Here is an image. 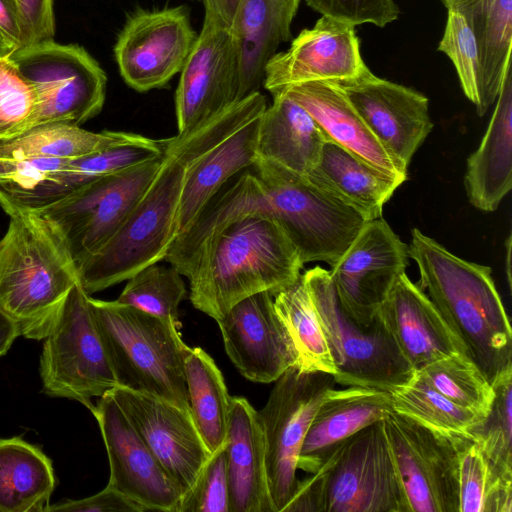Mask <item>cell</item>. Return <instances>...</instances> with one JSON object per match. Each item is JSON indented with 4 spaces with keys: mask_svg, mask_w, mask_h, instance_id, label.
<instances>
[{
    "mask_svg": "<svg viewBox=\"0 0 512 512\" xmlns=\"http://www.w3.org/2000/svg\"><path fill=\"white\" fill-rule=\"evenodd\" d=\"M411 236L408 254L419 269L418 286L493 386L512 370V330L491 268L457 257L417 228Z\"/></svg>",
    "mask_w": 512,
    "mask_h": 512,
    "instance_id": "cell-1",
    "label": "cell"
},
{
    "mask_svg": "<svg viewBox=\"0 0 512 512\" xmlns=\"http://www.w3.org/2000/svg\"><path fill=\"white\" fill-rule=\"evenodd\" d=\"M303 265L276 220L247 216L223 229L197 255L186 275L190 301L218 320L244 298L265 291L274 296L288 287Z\"/></svg>",
    "mask_w": 512,
    "mask_h": 512,
    "instance_id": "cell-2",
    "label": "cell"
},
{
    "mask_svg": "<svg viewBox=\"0 0 512 512\" xmlns=\"http://www.w3.org/2000/svg\"><path fill=\"white\" fill-rule=\"evenodd\" d=\"M208 152L197 130L163 139L164 159L153 181L114 234L78 269V281L91 295L165 260L178 237L177 219L188 166Z\"/></svg>",
    "mask_w": 512,
    "mask_h": 512,
    "instance_id": "cell-3",
    "label": "cell"
},
{
    "mask_svg": "<svg viewBox=\"0 0 512 512\" xmlns=\"http://www.w3.org/2000/svg\"><path fill=\"white\" fill-rule=\"evenodd\" d=\"M0 206L10 217L0 240V311L14 322L19 336L44 339L78 281L77 270L61 237L41 214Z\"/></svg>",
    "mask_w": 512,
    "mask_h": 512,
    "instance_id": "cell-4",
    "label": "cell"
},
{
    "mask_svg": "<svg viewBox=\"0 0 512 512\" xmlns=\"http://www.w3.org/2000/svg\"><path fill=\"white\" fill-rule=\"evenodd\" d=\"M117 386L152 395L189 411L184 371L186 344L179 324L135 307L89 296Z\"/></svg>",
    "mask_w": 512,
    "mask_h": 512,
    "instance_id": "cell-5",
    "label": "cell"
},
{
    "mask_svg": "<svg viewBox=\"0 0 512 512\" xmlns=\"http://www.w3.org/2000/svg\"><path fill=\"white\" fill-rule=\"evenodd\" d=\"M303 276L336 368L337 384L391 392L413 378L415 369L378 313L371 324H361L342 305L328 270L316 266Z\"/></svg>",
    "mask_w": 512,
    "mask_h": 512,
    "instance_id": "cell-6",
    "label": "cell"
},
{
    "mask_svg": "<svg viewBox=\"0 0 512 512\" xmlns=\"http://www.w3.org/2000/svg\"><path fill=\"white\" fill-rule=\"evenodd\" d=\"M251 167L265 182L273 219L283 227L303 264L320 261L332 267L367 222L365 218L304 175L260 159Z\"/></svg>",
    "mask_w": 512,
    "mask_h": 512,
    "instance_id": "cell-7",
    "label": "cell"
},
{
    "mask_svg": "<svg viewBox=\"0 0 512 512\" xmlns=\"http://www.w3.org/2000/svg\"><path fill=\"white\" fill-rule=\"evenodd\" d=\"M79 281L70 289L40 358L43 392L76 400L90 410L93 397L117 387L113 366Z\"/></svg>",
    "mask_w": 512,
    "mask_h": 512,
    "instance_id": "cell-8",
    "label": "cell"
},
{
    "mask_svg": "<svg viewBox=\"0 0 512 512\" xmlns=\"http://www.w3.org/2000/svg\"><path fill=\"white\" fill-rule=\"evenodd\" d=\"M163 159L162 153L34 210L59 234L76 270L120 229L153 181Z\"/></svg>",
    "mask_w": 512,
    "mask_h": 512,
    "instance_id": "cell-9",
    "label": "cell"
},
{
    "mask_svg": "<svg viewBox=\"0 0 512 512\" xmlns=\"http://www.w3.org/2000/svg\"><path fill=\"white\" fill-rule=\"evenodd\" d=\"M9 58L36 91L32 127L47 123L80 126L102 110L107 76L82 46L50 40L18 49Z\"/></svg>",
    "mask_w": 512,
    "mask_h": 512,
    "instance_id": "cell-10",
    "label": "cell"
},
{
    "mask_svg": "<svg viewBox=\"0 0 512 512\" xmlns=\"http://www.w3.org/2000/svg\"><path fill=\"white\" fill-rule=\"evenodd\" d=\"M274 382L258 415L264 434L270 499L274 512H283L296 490L298 458L310 423L337 383L333 374L305 371L297 365Z\"/></svg>",
    "mask_w": 512,
    "mask_h": 512,
    "instance_id": "cell-11",
    "label": "cell"
},
{
    "mask_svg": "<svg viewBox=\"0 0 512 512\" xmlns=\"http://www.w3.org/2000/svg\"><path fill=\"white\" fill-rule=\"evenodd\" d=\"M321 468L325 512H410L383 420L345 440Z\"/></svg>",
    "mask_w": 512,
    "mask_h": 512,
    "instance_id": "cell-12",
    "label": "cell"
},
{
    "mask_svg": "<svg viewBox=\"0 0 512 512\" xmlns=\"http://www.w3.org/2000/svg\"><path fill=\"white\" fill-rule=\"evenodd\" d=\"M386 438L410 512H459L458 454L453 437L392 410Z\"/></svg>",
    "mask_w": 512,
    "mask_h": 512,
    "instance_id": "cell-13",
    "label": "cell"
},
{
    "mask_svg": "<svg viewBox=\"0 0 512 512\" xmlns=\"http://www.w3.org/2000/svg\"><path fill=\"white\" fill-rule=\"evenodd\" d=\"M197 34L183 5L132 12L113 48L122 79L141 93L166 86L183 68Z\"/></svg>",
    "mask_w": 512,
    "mask_h": 512,
    "instance_id": "cell-14",
    "label": "cell"
},
{
    "mask_svg": "<svg viewBox=\"0 0 512 512\" xmlns=\"http://www.w3.org/2000/svg\"><path fill=\"white\" fill-rule=\"evenodd\" d=\"M408 246L380 218L367 221L331 267V280L348 313L371 324L408 265Z\"/></svg>",
    "mask_w": 512,
    "mask_h": 512,
    "instance_id": "cell-15",
    "label": "cell"
},
{
    "mask_svg": "<svg viewBox=\"0 0 512 512\" xmlns=\"http://www.w3.org/2000/svg\"><path fill=\"white\" fill-rule=\"evenodd\" d=\"M383 148L405 169L433 128L428 98L375 76L366 66L351 79L331 81Z\"/></svg>",
    "mask_w": 512,
    "mask_h": 512,
    "instance_id": "cell-16",
    "label": "cell"
},
{
    "mask_svg": "<svg viewBox=\"0 0 512 512\" xmlns=\"http://www.w3.org/2000/svg\"><path fill=\"white\" fill-rule=\"evenodd\" d=\"M240 59L232 30L204 16L175 93L178 133L238 101Z\"/></svg>",
    "mask_w": 512,
    "mask_h": 512,
    "instance_id": "cell-17",
    "label": "cell"
},
{
    "mask_svg": "<svg viewBox=\"0 0 512 512\" xmlns=\"http://www.w3.org/2000/svg\"><path fill=\"white\" fill-rule=\"evenodd\" d=\"M106 447L107 485L145 510L179 512L182 491L131 425L112 394L105 393L91 409Z\"/></svg>",
    "mask_w": 512,
    "mask_h": 512,
    "instance_id": "cell-18",
    "label": "cell"
},
{
    "mask_svg": "<svg viewBox=\"0 0 512 512\" xmlns=\"http://www.w3.org/2000/svg\"><path fill=\"white\" fill-rule=\"evenodd\" d=\"M110 393L182 494L188 492L212 455L191 412L123 387Z\"/></svg>",
    "mask_w": 512,
    "mask_h": 512,
    "instance_id": "cell-19",
    "label": "cell"
},
{
    "mask_svg": "<svg viewBox=\"0 0 512 512\" xmlns=\"http://www.w3.org/2000/svg\"><path fill=\"white\" fill-rule=\"evenodd\" d=\"M366 66L355 26L321 16L268 60L263 87L274 95L296 84L351 79Z\"/></svg>",
    "mask_w": 512,
    "mask_h": 512,
    "instance_id": "cell-20",
    "label": "cell"
},
{
    "mask_svg": "<svg viewBox=\"0 0 512 512\" xmlns=\"http://www.w3.org/2000/svg\"><path fill=\"white\" fill-rule=\"evenodd\" d=\"M216 322L227 355L248 380L271 383L297 365L296 350L275 311L271 293L244 298Z\"/></svg>",
    "mask_w": 512,
    "mask_h": 512,
    "instance_id": "cell-21",
    "label": "cell"
},
{
    "mask_svg": "<svg viewBox=\"0 0 512 512\" xmlns=\"http://www.w3.org/2000/svg\"><path fill=\"white\" fill-rule=\"evenodd\" d=\"M378 314L415 371L453 353H464L436 306L406 273L398 278Z\"/></svg>",
    "mask_w": 512,
    "mask_h": 512,
    "instance_id": "cell-22",
    "label": "cell"
},
{
    "mask_svg": "<svg viewBox=\"0 0 512 512\" xmlns=\"http://www.w3.org/2000/svg\"><path fill=\"white\" fill-rule=\"evenodd\" d=\"M393 410L390 392L347 386L330 390L318 407L301 446L297 468L319 470L349 437Z\"/></svg>",
    "mask_w": 512,
    "mask_h": 512,
    "instance_id": "cell-23",
    "label": "cell"
},
{
    "mask_svg": "<svg viewBox=\"0 0 512 512\" xmlns=\"http://www.w3.org/2000/svg\"><path fill=\"white\" fill-rule=\"evenodd\" d=\"M280 92L296 101L314 118L328 141L354 153L402 183L407 179V169L383 148L332 82H306Z\"/></svg>",
    "mask_w": 512,
    "mask_h": 512,
    "instance_id": "cell-24",
    "label": "cell"
},
{
    "mask_svg": "<svg viewBox=\"0 0 512 512\" xmlns=\"http://www.w3.org/2000/svg\"><path fill=\"white\" fill-rule=\"evenodd\" d=\"M225 455L230 512H274L263 429L258 411L243 397L230 399Z\"/></svg>",
    "mask_w": 512,
    "mask_h": 512,
    "instance_id": "cell-25",
    "label": "cell"
},
{
    "mask_svg": "<svg viewBox=\"0 0 512 512\" xmlns=\"http://www.w3.org/2000/svg\"><path fill=\"white\" fill-rule=\"evenodd\" d=\"M496 106L482 141L466 166L464 186L469 202L495 211L512 187V72L506 69Z\"/></svg>",
    "mask_w": 512,
    "mask_h": 512,
    "instance_id": "cell-26",
    "label": "cell"
},
{
    "mask_svg": "<svg viewBox=\"0 0 512 512\" xmlns=\"http://www.w3.org/2000/svg\"><path fill=\"white\" fill-rule=\"evenodd\" d=\"M300 0H239L232 25L240 59L238 100L260 91L264 69L280 44L291 40Z\"/></svg>",
    "mask_w": 512,
    "mask_h": 512,
    "instance_id": "cell-27",
    "label": "cell"
},
{
    "mask_svg": "<svg viewBox=\"0 0 512 512\" xmlns=\"http://www.w3.org/2000/svg\"><path fill=\"white\" fill-rule=\"evenodd\" d=\"M163 139L143 140L112 146L79 158L66 160L33 188L13 195H0V205L39 210L102 177L112 175L158 157Z\"/></svg>",
    "mask_w": 512,
    "mask_h": 512,
    "instance_id": "cell-28",
    "label": "cell"
},
{
    "mask_svg": "<svg viewBox=\"0 0 512 512\" xmlns=\"http://www.w3.org/2000/svg\"><path fill=\"white\" fill-rule=\"evenodd\" d=\"M273 96L259 120L256 158L306 176L327 141L314 118L285 93Z\"/></svg>",
    "mask_w": 512,
    "mask_h": 512,
    "instance_id": "cell-29",
    "label": "cell"
},
{
    "mask_svg": "<svg viewBox=\"0 0 512 512\" xmlns=\"http://www.w3.org/2000/svg\"><path fill=\"white\" fill-rule=\"evenodd\" d=\"M314 185L360 213L366 221L381 217L384 204L402 184L396 178L331 142L306 175Z\"/></svg>",
    "mask_w": 512,
    "mask_h": 512,
    "instance_id": "cell-30",
    "label": "cell"
},
{
    "mask_svg": "<svg viewBox=\"0 0 512 512\" xmlns=\"http://www.w3.org/2000/svg\"><path fill=\"white\" fill-rule=\"evenodd\" d=\"M259 120L260 116L188 166L178 211V237L232 177L253 165Z\"/></svg>",
    "mask_w": 512,
    "mask_h": 512,
    "instance_id": "cell-31",
    "label": "cell"
},
{
    "mask_svg": "<svg viewBox=\"0 0 512 512\" xmlns=\"http://www.w3.org/2000/svg\"><path fill=\"white\" fill-rule=\"evenodd\" d=\"M447 11L459 13L471 28L479 51L482 117L498 97L511 65L512 0H441Z\"/></svg>",
    "mask_w": 512,
    "mask_h": 512,
    "instance_id": "cell-32",
    "label": "cell"
},
{
    "mask_svg": "<svg viewBox=\"0 0 512 512\" xmlns=\"http://www.w3.org/2000/svg\"><path fill=\"white\" fill-rule=\"evenodd\" d=\"M55 487L51 460L20 437L0 439V512H40Z\"/></svg>",
    "mask_w": 512,
    "mask_h": 512,
    "instance_id": "cell-33",
    "label": "cell"
},
{
    "mask_svg": "<svg viewBox=\"0 0 512 512\" xmlns=\"http://www.w3.org/2000/svg\"><path fill=\"white\" fill-rule=\"evenodd\" d=\"M144 138L129 132H92L79 125L47 123L31 127L12 138L0 140V158L70 160Z\"/></svg>",
    "mask_w": 512,
    "mask_h": 512,
    "instance_id": "cell-34",
    "label": "cell"
},
{
    "mask_svg": "<svg viewBox=\"0 0 512 512\" xmlns=\"http://www.w3.org/2000/svg\"><path fill=\"white\" fill-rule=\"evenodd\" d=\"M493 389L495 396L489 414L471 430L490 477L484 512L512 500V370L505 372Z\"/></svg>",
    "mask_w": 512,
    "mask_h": 512,
    "instance_id": "cell-35",
    "label": "cell"
},
{
    "mask_svg": "<svg viewBox=\"0 0 512 512\" xmlns=\"http://www.w3.org/2000/svg\"><path fill=\"white\" fill-rule=\"evenodd\" d=\"M184 371L192 418L213 453L226 441L231 396L221 371L203 349L186 346Z\"/></svg>",
    "mask_w": 512,
    "mask_h": 512,
    "instance_id": "cell-36",
    "label": "cell"
},
{
    "mask_svg": "<svg viewBox=\"0 0 512 512\" xmlns=\"http://www.w3.org/2000/svg\"><path fill=\"white\" fill-rule=\"evenodd\" d=\"M273 302L296 350L297 366L334 375L336 368L303 274L276 293Z\"/></svg>",
    "mask_w": 512,
    "mask_h": 512,
    "instance_id": "cell-37",
    "label": "cell"
},
{
    "mask_svg": "<svg viewBox=\"0 0 512 512\" xmlns=\"http://www.w3.org/2000/svg\"><path fill=\"white\" fill-rule=\"evenodd\" d=\"M390 394L395 412L447 437L472 438L471 430L483 421L436 391L417 372Z\"/></svg>",
    "mask_w": 512,
    "mask_h": 512,
    "instance_id": "cell-38",
    "label": "cell"
},
{
    "mask_svg": "<svg viewBox=\"0 0 512 512\" xmlns=\"http://www.w3.org/2000/svg\"><path fill=\"white\" fill-rule=\"evenodd\" d=\"M416 372L436 391L481 419L489 414L495 392L478 366L462 352L431 362Z\"/></svg>",
    "mask_w": 512,
    "mask_h": 512,
    "instance_id": "cell-39",
    "label": "cell"
},
{
    "mask_svg": "<svg viewBox=\"0 0 512 512\" xmlns=\"http://www.w3.org/2000/svg\"><path fill=\"white\" fill-rule=\"evenodd\" d=\"M181 276L173 266L148 265L128 279L116 301L179 324L178 307L186 294Z\"/></svg>",
    "mask_w": 512,
    "mask_h": 512,
    "instance_id": "cell-40",
    "label": "cell"
},
{
    "mask_svg": "<svg viewBox=\"0 0 512 512\" xmlns=\"http://www.w3.org/2000/svg\"><path fill=\"white\" fill-rule=\"evenodd\" d=\"M36 111L34 86L9 57H0V140L30 129Z\"/></svg>",
    "mask_w": 512,
    "mask_h": 512,
    "instance_id": "cell-41",
    "label": "cell"
},
{
    "mask_svg": "<svg viewBox=\"0 0 512 512\" xmlns=\"http://www.w3.org/2000/svg\"><path fill=\"white\" fill-rule=\"evenodd\" d=\"M438 51L452 61L465 96L478 110L481 102V68L475 36L466 20L457 12L447 11Z\"/></svg>",
    "mask_w": 512,
    "mask_h": 512,
    "instance_id": "cell-42",
    "label": "cell"
},
{
    "mask_svg": "<svg viewBox=\"0 0 512 512\" xmlns=\"http://www.w3.org/2000/svg\"><path fill=\"white\" fill-rule=\"evenodd\" d=\"M179 512H230L225 444L212 453L193 487L182 496Z\"/></svg>",
    "mask_w": 512,
    "mask_h": 512,
    "instance_id": "cell-43",
    "label": "cell"
},
{
    "mask_svg": "<svg viewBox=\"0 0 512 512\" xmlns=\"http://www.w3.org/2000/svg\"><path fill=\"white\" fill-rule=\"evenodd\" d=\"M458 454L459 512H484L490 491L487 463L470 437H453Z\"/></svg>",
    "mask_w": 512,
    "mask_h": 512,
    "instance_id": "cell-44",
    "label": "cell"
},
{
    "mask_svg": "<svg viewBox=\"0 0 512 512\" xmlns=\"http://www.w3.org/2000/svg\"><path fill=\"white\" fill-rule=\"evenodd\" d=\"M312 10L352 26L373 24L385 27L394 22L400 9L394 0H305Z\"/></svg>",
    "mask_w": 512,
    "mask_h": 512,
    "instance_id": "cell-45",
    "label": "cell"
},
{
    "mask_svg": "<svg viewBox=\"0 0 512 512\" xmlns=\"http://www.w3.org/2000/svg\"><path fill=\"white\" fill-rule=\"evenodd\" d=\"M18 8L22 46L20 49L54 40V0H15Z\"/></svg>",
    "mask_w": 512,
    "mask_h": 512,
    "instance_id": "cell-46",
    "label": "cell"
},
{
    "mask_svg": "<svg viewBox=\"0 0 512 512\" xmlns=\"http://www.w3.org/2000/svg\"><path fill=\"white\" fill-rule=\"evenodd\" d=\"M44 511L65 512H143L144 507L107 485L99 493L79 500L47 505Z\"/></svg>",
    "mask_w": 512,
    "mask_h": 512,
    "instance_id": "cell-47",
    "label": "cell"
},
{
    "mask_svg": "<svg viewBox=\"0 0 512 512\" xmlns=\"http://www.w3.org/2000/svg\"><path fill=\"white\" fill-rule=\"evenodd\" d=\"M283 512H325L324 472L320 468L299 481Z\"/></svg>",
    "mask_w": 512,
    "mask_h": 512,
    "instance_id": "cell-48",
    "label": "cell"
},
{
    "mask_svg": "<svg viewBox=\"0 0 512 512\" xmlns=\"http://www.w3.org/2000/svg\"><path fill=\"white\" fill-rule=\"evenodd\" d=\"M0 34L14 47L22 46V31L15 0H0Z\"/></svg>",
    "mask_w": 512,
    "mask_h": 512,
    "instance_id": "cell-49",
    "label": "cell"
},
{
    "mask_svg": "<svg viewBox=\"0 0 512 512\" xmlns=\"http://www.w3.org/2000/svg\"><path fill=\"white\" fill-rule=\"evenodd\" d=\"M204 16L225 26L232 28L239 0H202Z\"/></svg>",
    "mask_w": 512,
    "mask_h": 512,
    "instance_id": "cell-50",
    "label": "cell"
},
{
    "mask_svg": "<svg viewBox=\"0 0 512 512\" xmlns=\"http://www.w3.org/2000/svg\"><path fill=\"white\" fill-rule=\"evenodd\" d=\"M18 336L19 333L14 322L0 311V356L9 350Z\"/></svg>",
    "mask_w": 512,
    "mask_h": 512,
    "instance_id": "cell-51",
    "label": "cell"
},
{
    "mask_svg": "<svg viewBox=\"0 0 512 512\" xmlns=\"http://www.w3.org/2000/svg\"><path fill=\"white\" fill-rule=\"evenodd\" d=\"M14 51V47L0 34V57H9Z\"/></svg>",
    "mask_w": 512,
    "mask_h": 512,
    "instance_id": "cell-52",
    "label": "cell"
}]
</instances>
